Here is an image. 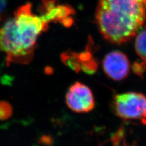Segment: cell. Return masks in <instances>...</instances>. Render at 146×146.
<instances>
[{
	"instance_id": "obj_1",
	"label": "cell",
	"mask_w": 146,
	"mask_h": 146,
	"mask_svg": "<svg viewBox=\"0 0 146 146\" xmlns=\"http://www.w3.org/2000/svg\"><path fill=\"white\" fill-rule=\"evenodd\" d=\"M44 12L35 15L30 3L18 9L14 17L0 27V51L6 54L7 63H29L34 57L39 35L48 28L49 23L70 25L72 9L56 4L54 0H45Z\"/></svg>"
},
{
	"instance_id": "obj_2",
	"label": "cell",
	"mask_w": 146,
	"mask_h": 146,
	"mask_svg": "<svg viewBox=\"0 0 146 146\" xmlns=\"http://www.w3.org/2000/svg\"><path fill=\"white\" fill-rule=\"evenodd\" d=\"M96 20L107 40L117 44L125 42L146 20V0H99Z\"/></svg>"
},
{
	"instance_id": "obj_3",
	"label": "cell",
	"mask_w": 146,
	"mask_h": 146,
	"mask_svg": "<svg viewBox=\"0 0 146 146\" xmlns=\"http://www.w3.org/2000/svg\"><path fill=\"white\" fill-rule=\"evenodd\" d=\"M116 115L124 120H139L146 125V96L141 93L116 94L113 100Z\"/></svg>"
},
{
	"instance_id": "obj_4",
	"label": "cell",
	"mask_w": 146,
	"mask_h": 146,
	"mask_svg": "<svg viewBox=\"0 0 146 146\" xmlns=\"http://www.w3.org/2000/svg\"><path fill=\"white\" fill-rule=\"evenodd\" d=\"M65 99L68 107L76 113L90 112L95 106L92 91L88 86L79 82L70 86Z\"/></svg>"
},
{
	"instance_id": "obj_5",
	"label": "cell",
	"mask_w": 146,
	"mask_h": 146,
	"mask_svg": "<svg viewBox=\"0 0 146 146\" xmlns=\"http://www.w3.org/2000/svg\"><path fill=\"white\" fill-rule=\"evenodd\" d=\"M103 69L107 76L116 81L124 80L129 74L130 62L125 55L119 51L107 54L103 60Z\"/></svg>"
},
{
	"instance_id": "obj_6",
	"label": "cell",
	"mask_w": 146,
	"mask_h": 146,
	"mask_svg": "<svg viewBox=\"0 0 146 146\" xmlns=\"http://www.w3.org/2000/svg\"><path fill=\"white\" fill-rule=\"evenodd\" d=\"M135 49L140 58L146 63V29L141 31L137 36Z\"/></svg>"
},
{
	"instance_id": "obj_7",
	"label": "cell",
	"mask_w": 146,
	"mask_h": 146,
	"mask_svg": "<svg viewBox=\"0 0 146 146\" xmlns=\"http://www.w3.org/2000/svg\"><path fill=\"white\" fill-rule=\"evenodd\" d=\"M12 113V108L10 104L4 102H0V119H7Z\"/></svg>"
},
{
	"instance_id": "obj_8",
	"label": "cell",
	"mask_w": 146,
	"mask_h": 146,
	"mask_svg": "<svg viewBox=\"0 0 146 146\" xmlns=\"http://www.w3.org/2000/svg\"><path fill=\"white\" fill-rule=\"evenodd\" d=\"M7 0H0V13H1L5 7Z\"/></svg>"
},
{
	"instance_id": "obj_9",
	"label": "cell",
	"mask_w": 146,
	"mask_h": 146,
	"mask_svg": "<svg viewBox=\"0 0 146 146\" xmlns=\"http://www.w3.org/2000/svg\"><path fill=\"white\" fill-rule=\"evenodd\" d=\"M124 145H125V146H136V145H128V144L126 145L125 144H124Z\"/></svg>"
}]
</instances>
